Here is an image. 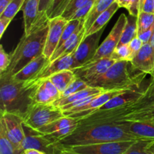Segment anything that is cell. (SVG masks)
<instances>
[{"instance_id": "1", "label": "cell", "mask_w": 154, "mask_h": 154, "mask_svg": "<svg viewBox=\"0 0 154 154\" xmlns=\"http://www.w3.org/2000/svg\"><path fill=\"white\" fill-rule=\"evenodd\" d=\"M137 140L141 139L125 130L120 123H105L78 126L73 132L55 144L61 150L73 146Z\"/></svg>"}, {"instance_id": "2", "label": "cell", "mask_w": 154, "mask_h": 154, "mask_svg": "<svg viewBox=\"0 0 154 154\" xmlns=\"http://www.w3.org/2000/svg\"><path fill=\"white\" fill-rule=\"evenodd\" d=\"M38 82V79L17 82L11 77L0 75V113H13L24 118L30 107L35 103L32 94Z\"/></svg>"}, {"instance_id": "3", "label": "cell", "mask_w": 154, "mask_h": 154, "mask_svg": "<svg viewBox=\"0 0 154 154\" xmlns=\"http://www.w3.org/2000/svg\"><path fill=\"white\" fill-rule=\"evenodd\" d=\"M49 24L48 22L35 29L28 35L23 34L14 51L10 54V66L0 75L12 77L32 60L43 54Z\"/></svg>"}, {"instance_id": "4", "label": "cell", "mask_w": 154, "mask_h": 154, "mask_svg": "<svg viewBox=\"0 0 154 154\" xmlns=\"http://www.w3.org/2000/svg\"><path fill=\"white\" fill-rule=\"evenodd\" d=\"M130 62L117 61L101 76L87 82L90 87H99L105 91L138 88L147 74L140 72L132 76L129 70Z\"/></svg>"}, {"instance_id": "5", "label": "cell", "mask_w": 154, "mask_h": 154, "mask_svg": "<svg viewBox=\"0 0 154 154\" xmlns=\"http://www.w3.org/2000/svg\"><path fill=\"white\" fill-rule=\"evenodd\" d=\"M65 117L63 111L53 104L34 103L23 118V125L32 130L40 128Z\"/></svg>"}, {"instance_id": "6", "label": "cell", "mask_w": 154, "mask_h": 154, "mask_svg": "<svg viewBox=\"0 0 154 154\" xmlns=\"http://www.w3.org/2000/svg\"><path fill=\"white\" fill-rule=\"evenodd\" d=\"M135 141H120L65 147L61 151L72 154H123Z\"/></svg>"}, {"instance_id": "7", "label": "cell", "mask_w": 154, "mask_h": 154, "mask_svg": "<svg viewBox=\"0 0 154 154\" xmlns=\"http://www.w3.org/2000/svg\"><path fill=\"white\" fill-rule=\"evenodd\" d=\"M0 114V124L2 125L6 135L14 147L15 153L18 154L21 144L26 136L23 118L17 114L10 112Z\"/></svg>"}, {"instance_id": "8", "label": "cell", "mask_w": 154, "mask_h": 154, "mask_svg": "<svg viewBox=\"0 0 154 154\" xmlns=\"http://www.w3.org/2000/svg\"><path fill=\"white\" fill-rule=\"evenodd\" d=\"M126 22H127V17L126 16L125 14H122L119 17L118 20H117L111 31L110 32L109 35L104 40L102 45L99 47L95 56L89 63L96 61V60L102 58L111 57V55L114 52L115 48L118 46L122 32H123Z\"/></svg>"}, {"instance_id": "9", "label": "cell", "mask_w": 154, "mask_h": 154, "mask_svg": "<svg viewBox=\"0 0 154 154\" xmlns=\"http://www.w3.org/2000/svg\"><path fill=\"white\" fill-rule=\"evenodd\" d=\"M29 131H26V136L21 144L18 154L26 149H35L47 154H60L61 150L56 146L55 143L51 141L45 135L26 127Z\"/></svg>"}, {"instance_id": "10", "label": "cell", "mask_w": 154, "mask_h": 154, "mask_svg": "<svg viewBox=\"0 0 154 154\" xmlns=\"http://www.w3.org/2000/svg\"><path fill=\"white\" fill-rule=\"evenodd\" d=\"M104 29L93 34L84 36V39L73 54L76 68L89 63L93 58L99 47V42Z\"/></svg>"}, {"instance_id": "11", "label": "cell", "mask_w": 154, "mask_h": 154, "mask_svg": "<svg viewBox=\"0 0 154 154\" xmlns=\"http://www.w3.org/2000/svg\"><path fill=\"white\" fill-rule=\"evenodd\" d=\"M115 62L111 58H102L72 69L76 78L90 82L103 75Z\"/></svg>"}, {"instance_id": "12", "label": "cell", "mask_w": 154, "mask_h": 154, "mask_svg": "<svg viewBox=\"0 0 154 154\" xmlns=\"http://www.w3.org/2000/svg\"><path fill=\"white\" fill-rule=\"evenodd\" d=\"M67 23L68 20L62 17L49 19V29L43 53L44 55L49 60L56 49L58 48L63 32Z\"/></svg>"}, {"instance_id": "13", "label": "cell", "mask_w": 154, "mask_h": 154, "mask_svg": "<svg viewBox=\"0 0 154 154\" xmlns=\"http://www.w3.org/2000/svg\"><path fill=\"white\" fill-rule=\"evenodd\" d=\"M49 63V59L44 54H42L26 65L19 72L14 74L11 77L12 79L17 82H26L37 79L39 74Z\"/></svg>"}, {"instance_id": "14", "label": "cell", "mask_w": 154, "mask_h": 154, "mask_svg": "<svg viewBox=\"0 0 154 154\" xmlns=\"http://www.w3.org/2000/svg\"><path fill=\"white\" fill-rule=\"evenodd\" d=\"M125 130L139 139L154 140V117L135 121H120Z\"/></svg>"}, {"instance_id": "15", "label": "cell", "mask_w": 154, "mask_h": 154, "mask_svg": "<svg viewBox=\"0 0 154 154\" xmlns=\"http://www.w3.org/2000/svg\"><path fill=\"white\" fill-rule=\"evenodd\" d=\"M61 93L49 78L39 80L38 84L32 94L35 103L53 104L59 99Z\"/></svg>"}, {"instance_id": "16", "label": "cell", "mask_w": 154, "mask_h": 154, "mask_svg": "<svg viewBox=\"0 0 154 154\" xmlns=\"http://www.w3.org/2000/svg\"><path fill=\"white\" fill-rule=\"evenodd\" d=\"M134 70L150 74L154 67V50L150 43L144 44L130 61Z\"/></svg>"}, {"instance_id": "17", "label": "cell", "mask_w": 154, "mask_h": 154, "mask_svg": "<svg viewBox=\"0 0 154 154\" xmlns=\"http://www.w3.org/2000/svg\"><path fill=\"white\" fill-rule=\"evenodd\" d=\"M39 3L40 0H25L22 7L23 14L24 34L26 35H29L35 28V26L38 21Z\"/></svg>"}, {"instance_id": "18", "label": "cell", "mask_w": 154, "mask_h": 154, "mask_svg": "<svg viewBox=\"0 0 154 154\" xmlns=\"http://www.w3.org/2000/svg\"><path fill=\"white\" fill-rule=\"evenodd\" d=\"M76 68L73 54L63 56L59 57L52 62H50L49 64L42 71L37 79H45L49 78L50 76L57 72H63L65 70H72Z\"/></svg>"}, {"instance_id": "19", "label": "cell", "mask_w": 154, "mask_h": 154, "mask_svg": "<svg viewBox=\"0 0 154 154\" xmlns=\"http://www.w3.org/2000/svg\"><path fill=\"white\" fill-rule=\"evenodd\" d=\"M86 34V29L84 28V24L80 27L79 29L74 33L66 42H65L60 47H59L50 59V62L55 60L59 57L63 56L73 54L77 50L78 47L81 44V41L84 39Z\"/></svg>"}, {"instance_id": "20", "label": "cell", "mask_w": 154, "mask_h": 154, "mask_svg": "<svg viewBox=\"0 0 154 154\" xmlns=\"http://www.w3.org/2000/svg\"><path fill=\"white\" fill-rule=\"evenodd\" d=\"M144 91V89L143 90H139L138 88L129 90V91L126 92L123 94L119 95V96H117L111 99L109 102H107L104 106H102L99 110H100V111L111 110L114 109V108L123 107L125 105H130V104L134 103L137 99H139L142 96Z\"/></svg>"}, {"instance_id": "21", "label": "cell", "mask_w": 154, "mask_h": 154, "mask_svg": "<svg viewBox=\"0 0 154 154\" xmlns=\"http://www.w3.org/2000/svg\"><path fill=\"white\" fill-rule=\"evenodd\" d=\"M105 92L106 91L102 88L90 87V86H89V87H87L86 89L81 90V91L78 92V93H74V94L65 96V97L60 98V99H57V101H55V102L53 103V105H56V106L61 108H63V107L69 105V104L72 103V102H74L81 100V99H85V98L89 97V96H93V95L101 94V93H105Z\"/></svg>"}, {"instance_id": "22", "label": "cell", "mask_w": 154, "mask_h": 154, "mask_svg": "<svg viewBox=\"0 0 154 154\" xmlns=\"http://www.w3.org/2000/svg\"><path fill=\"white\" fill-rule=\"evenodd\" d=\"M119 8H120V6L117 4V2H114L108 9H106L103 13L101 14L98 17L97 19H96V20L94 21V23L91 25V26L88 29V30L86 31L85 36L93 34V33L99 31V30L105 28V26H106L107 23H108V21L111 20V18L112 17L113 15L117 12V11L118 10Z\"/></svg>"}, {"instance_id": "23", "label": "cell", "mask_w": 154, "mask_h": 154, "mask_svg": "<svg viewBox=\"0 0 154 154\" xmlns=\"http://www.w3.org/2000/svg\"><path fill=\"white\" fill-rule=\"evenodd\" d=\"M78 123H79V120L78 119L69 117V116H65V117H62V118L58 119V120H55V121L40 128L36 132L45 135H49V134L57 132V131L60 130V129H65V128L68 127V126L78 124Z\"/></svg>"}, {"instance_id": "24", "label": "cell", "mask_w": 154, "mask_h": 154, "mask_svg": "<svg viewBox=\"0 0 154 154\" xmlns=\"http://www.w3.org/2000/svg\"><path fill=\"white\" fill-rule=\"evenodd\" d=\"M48 78L51 80L62 94L76 79V76L72 70H65L54 74Z\"/></svg>"}, {"instance_id": "25", "label": "cell", "mask_w": 154, "mask_h": 154, "mask_svg": "<svg viewBox=\"0 0 154 154\" xmlns=\"http://www.w3.org/2000/svg\"><path fill=\"white\" fill-rule=\"evenodd\" d=\"M116 0H96L93 8L90 11L89 14L86 17L84 21V28L86 31L91 26L98 17L108 9Z\"/></svg>"}, {"instance_id": "26", "label": "cell", "mask_w": 154, "mask_h": 154, "mask_svg": "<svg viewBox=\"0 0 154 154\" xmlns=\"http://www.w3.org/2000/svg\"><path fill=\"white\" fill-rule=\"evenodd\" d=\"M136 36H138L137 17L129 14V16L127 17V22L123 30L118 45H129V42Z\"/></svg>"}, {"instance_id": "27", "label": "cell", "mask_w": 154, "mask_h": 154, "mask_svg": "<svg viewBox=\"0 0 154 154\" xmlns=\"http://www.w3.org/2000/svg\"><path fill=\"white\" fill-rule=\"evenodd\" d=\"M154 24V14L141 11L137 17L138 35L150 29Z\"/></svg>"}, {"instance_id": "28", "label": "cell", "mask_w": 154, "mask_h": 154, "mask_svg": "<svg viewBox=\"0 0 154 154\" xmlns=\"http://www.w3.org/2000/svg\"><path fill=\"white\" fill-rule=\"evenodd\" d=\"M71 0H54L52 5L47 11L48 19L61 17Z\"/></svg>"}, {"instance_id": "29", "label": "cell", "mask_w": 154, "mask_h": 154, "mask_svg": "<svg viewBox=\"0 0 154 154\" xmlns=\"http://www.w3.org/2000/svg\"><path fill=\"white\" fill-rule=\"evenodd\" d=\"M153 141L150 139L137 140L123 154H151L148 150V147Z\"/></svg>"}, {"instance_id": "30", "label": "cell", "mask_w": 154, "mask_h": 154, "mask_svg": "<svg viewBox=\"0 0 154 154\" xmlns=\"http://www.w3.org/2000/svg\"><path fill=\"white\" fill-rule=\"evenodd\" d=\"M24 2L25 0H11L2 13L0 14V18H6L12 20L18 11L22 9Z\"/></svg>"}, {"instance_id": "31", "label": "cell", "mask_w": 154, "mask_h": 154, "mask_svg": "<svg viewBox=\"0 0 154 154\" xmlns=\"http://www.w3.org/2000/svg\"><path fill=\"white\" fill-rule=\"evenodd\" d=\"M112 60L115 61H123V60H127V61H131L132 57L131 54L130 49L129 48L128 45H118L112 54L111 55V57Z\"/></svg>"}, {"instance_id": "32", "label": "cell", "mask_w": 154, "mask_h": 154, "mask_svg": "<svg viewBox=\"0 0 154 154\" xmlns=\"http://www.w3.org/2000/svg\"><path fill=\"white\" fill-rule=\"evenodd\" d=\"M0 154H16L15 148L5 132L4 127L0 124Z\"/></svg>"}, {"instance_id": "33", "label": "cell", "mask_w": 154, "mask_h": 154, "mask_svg": "<svg viewBox=\"0 0 154 154\" xmlns=\"http://www.w3.org/2000/svg\"><path fill=\"white\" fill-rule=\"evenodd\" d=\"M89 1L90 0H71L61 17L66 19V20H70L75 12Z\"/></svg>"}, {"instance_id": "34", "label": "cell", "mask_w": 154, "mask_h": 154, "mask_svg": "<svg viewBox=\"0 0 154 154\" xmlns=\"http://www.w3.org/2000/svg\"><path fill=\"white\" fill-rule=\"evenodd\" d=\"M53 1L54 0H40V3H39V14H40V17H39L37 24H36L35 28L42 26L44 24L47 23L48 22L49 19L47 17V11H48V9L50 8L51 5H52Z\"/></svg>"}, {"instance_id": "35", "label": "cell", "mask_w": 154, "mask_h": 154, "mask_svg": "<svg viewBox=\"0 0 154 154\" xmlns=\"http://www.w3.org/2000/svg\"><path fill=\"white\" fill-rule=\"evenodd\" d=\"M88 87L89 85L87 84V82L83 81L81 78H76V79L71 84V85L62 93L61 96H60V98L65 97V96H69V95L74 94L75 93H78V92L84 90V89H86Z\"/></svg>"}, {"instance_id": "36", "label": "cell", "mask_w": 154, "mask_h": 154, "mask_svg": "<svg viewBox=\"0 0 154 154\" xmlns=\"http://www.w3.org/2000/svg\"><path fill=\"white\" fill-rule=\"evenodd\" d=\"M120 8H125L129 14L138 17L139 14V0H116Z\"/></svg>"}, {"instance_id": "37", "label": "cell", "mask_w": 154, "mask_h": 154, "mask_svg": "<svg viewBox=\"0 0 154 154\" xmlns=\"http://www.w3.org/2000/svg\"><path fill=\"white\" fill-rule=\"evenodd\" d=\"M96 1V0H90L89 2H87L84 5H83L81 8H79L75 12V14L72 17L71 20H81L85 21L86 17L89 14L91 9L93 8Z\"/></svg>"}, {"instance_id": "38", "label": "cell", "mask_w": 154, "mask_h": 154, "mask_svg": "<svg viewBox=\"0 0 154 154\" xmlns=\"http://www.w3.org/2000/svg\"><path fill=\"white\" fill-rule=\"evenodd\" d=\"M11 64V55L5 51L2 45L0 46V74L7 70Z\"/></svg>"}, {"instance_id": "39", "label": "cell", "mask_w": 154, "mask_h": 154, "mask_svg": "<svg viewBox=\"0 0 154 154\" xmlns=\"http://www.w3.org/2000/svg\"><path fill=\"white\" fill-rule=\"evenodd\" d=\"M143 45H144V43H143L142 41L141 40V38H140L138 36H136L135 38H134L129 42L128 45H129V49H130L132 58H133L134 56L140 51V49H141Z\"/></svg>"}, {"instance_id": "40", "label": "cell", "mask_w": 154, "mask_h": 154, "mask_svg": "<svg viewBox=\"0 0 154 154\" xmlns=\"http://www.w3.org/2000/svg\"><path fill=\"white\" fill-rule=\"evenodd\" d=\"M154 32V24L150 27V29H148L147 30H146L145 32H142L141 34L138 35V37L141 38V40L142 41V42L144 44L149 43L150 42V38H151L152 35H153Z\"/></svg>"}, {"instance_id": "41", "label": "cell", "mask_w": 154, "mask_h": 154, "mask_svg": "<svg viewBox=\"0 0 154 154\" xmlns=\"http://www.w3.org/2000/svg\"><path fill=\"white\" fill-rule=\"evenodd\" d=\"M11 20L9 19H6V18H0V38L2 37L4 35L5 31L6 30L7 27L10 24Z\"/></svg>"}, {"instance_id": "42", "label": "cell", "mask_w": 154, "mask_h": 154, "mask_svg": "<svg viewBox=\"0 0 154 154\" xmlns=\"http://www.w3.org/2000/svg\"><path fill=\"white\" fill-rule=\"evenodd\" d=\"M153 3L154 0H145L142 11L147 13H153Z\"/></svg>"}, {"instance_id": "43", "label": "cell", "mask_w": 154, "mask_h": 154, "mask_svg": "<svg viewBox=\"0 0 154 154\" xmlns=\"http://www.w3.org/2000/svg\"><path fill=\"white\" fill-rule=\"evenodd\" d=\"M19 154H47L44 152L40 151V150H35V149H26Z\"/></svg>"}, {"instance_id": "44", "label": "cell", "mask_w": 154, "mask_h": 154, "mask_svg": "<svg viewBox=\"0 0 154 154\" xmlns=\"http://www.w3.org/2000/svg\"><path fill=\"white\" fill-rule=\"evenodd\" d=\"M11 0H0V14L3 12V11L5 9L8 5L11 2Z\"/></svg>"}, {"instance_id": "45", "label": "cell", "mask_w": 154, "mask_h": 154, "mask_svg": "<svg viewBox=\"0 0 154 154\" xmlns=\"http://www.w3.org/2000/svg\"><path fill=\"white\" fill-rule=\"evenodd\" d=\"M148 150L151 153V154H154V141H152L148 147Z\"/></svg>"}, {"instance_id": "46", "label": "cell", "mask_w": 154, "mask_h": 154, "mask_svg": "<svg viewBox=\"0 0 154 154\" xmlns=\"http://www.w3.org/2000/svg\"><path fill=\"white\" fill-rule=\"evenodd\" d=\"M144 2H145V0H139V13L140 12L142 11L143 6H144Z\"/></svg>"}, {"instance_id": "47", "label": "cell", "mask_w": 154, "mask_h": 154, "mask_svg": "<svg viewBox=\"0 0 154 154\" xmlns=\"http://www.w3.org/2000/svg\"><path fill=\"white\" fill-rule=\"evenodd\" d=\"M149 43H150V45H151L152 48H153V50H154V32H153V35H152L151 38H150V42H149Z\"/></svg>"}, {"instance_id": "48", "label": "cell", "mask_w": 154, "mask_h": 154, "mask_svg": "<svg viewBox=\"0 0 154 154\" xmlns=\"http://www.w3.org/2000/svg\"><path fill=\"white\" fill-rule=\"evenodd\" d=\"M149 75H150V76H151L152 79L154 80V67H153V69H152L151 72H150V74H149Z\"/></svg>"}, {"instance_id": "49", "label": "cell", "mask_w": 154, "mask_h": 154, "mask_svg": "<svg viewBox=\"0 0 154 154\" xmlns=\"http://www.w3.org/2000/svg\"><path fill=\"white\" fill-rule=\"evenodd\" d=\"M60 154H72V153H65V152L61 151V153H60Z\"/></svg>"}, {"instance_id": "50", "label": "cell", "mask_w": 154, "mask_h": 154, "mask_svg": "<svg viewBox=\"0 0 154 154\" xmlns=\"http://www.w3.org/2000/svg\"><path fill=\"white\" fill-rule=\"evenodd\" d=\"M152 117H154V111H153V114H152ZM152 117H151V118H152Z\"/></svg>"}, {"instance_id": "51", "label": "cell", "mask_w": 154, "mask_h": 154, "mask_svg": "<svg viewBox=\"0 0 154 154\" xmlns=\"http://www.w3.org/2000/svg\"><path fill=\"white\" fill-rule=\"evenodd\" d=\"M153 14H154V3H153Z\"/></svg>"}]
</instances>
